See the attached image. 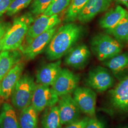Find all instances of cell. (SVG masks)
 Listing matches in <instances>:
<instances>
[{"label": "cell", "mask_w": 128, "mask_h": 128, "mask_svg": "<svg viewBox=\"0 0 128 128\" xmlns=\"http://www.w3.org/2000/svg\"><path fill=\"white\" fill-rule=\"evenodd\" d=\"M90 117H86L83 118L78 119L68 125L64 128H84L86 125Z\"/></svg>", "instance_id": "83f0119b"}, {"label": "cell", "mask_w": 128, "mask_h": 128, "mask_svg": "<svg viewBox=\"0 0 128 128\" xmlns=\"http://www.w3.org/2000/svg\"><path fill=\"white\" fill-rule=\"evenodd\" d=\"M12 24L9 22H0V41L4 36L5 33L9 28Z\"/></svg>", "instance_id": "f546056e"}, {"label": "cell", "mask_w": 128, "mask_h": 128, "mask_svg": "<svg viewBox=\"0 0 128 128\" xmlns=\"http://www.w3.org/2000/svg\"><path fill=\"white\" fill-rule=\"evenodd\" d=\"M92 50L97 59L104 61L118 55L122 52V45L109 34L99 33L91 41Z\"/></svg>", "instance_id": "3957f363"}, {"label": "cell", "mask_w": 128, "mask_h": 128, "mask_svg": "<svg viewBox=\"0 0 128 128\" xmlns=\"http://www.w3.org/2000/svg\"><path fill=\"white\" fill-rule=\"evenodd\" d=\"M22 53L17 50L0 53V81L15 65L20 62Z\"/></svg>", "instance_id": "d6986e66"}, {"label": "cell", "mask_w": 128, "mask_h": 128, "mask_svg": "<svg viewBox=\"0 0 128 128\" xmlns=\"http://www.w3.org/2000/svg\"><path fill=\"white\" fill-rule=\"evenodd\" d=\"M109 93L110 103L115 110L128 111V75L122 79Z\"/></svg>", "instance_id": "4fadbf2b"}, {"label": "cell", "mask_w": 128, "mask_h": 128, "mask_svg": "<svg viewBox=\"0 0 128 128\" xmlns=\"http://www.w3.org/2000/svg\"><path fill=\"white\" fill-rule=\"evenodd\" d=\"M74 100L81 112L93 118L96 112V94L91 88L78 87L73 92Z\"/></svg>", "instance_id": "ba28073f"}, {"label": "cell", "mask_w": 128, "mask_h": 128, "mask_svg": "<svg viewBox=\"0 0 128 128\" xmlns=\"http://www.w3.org/2000/svg\"><path fill=\"white\" fill-rule=\"evenodd\" d=\"M36 84L34 78L28 74H24L20 76L10 96L12 104L15 109L21 111L31 105Z\"/></svg>", "instance_id": "277c9868"}, {"label": "cell", "mask_w": 128, "mask_h": 128, "mask_svg": "<svg viewBox=\"0 0 128 128\" xmlns=\"http://www.w3.org/2000/svg\"><path fill=\"white\" fill-rule=\"evenodd\" d=\"M113 0H89L78 16V20L81 23H87L96 15L107 10Z\"/></svg>", "instance_id": "9a60e30c"}, {"label": "cell", "mask_w": 128, "mask_h": 128, "mask_svg": "<svg viewBox=\"0 0 128 128\" xmlns=\"http://www.w3.org/2000/svg\"><path fill=\"white\" fill-rule=\"evenodd\" d=\"M91 52L86 45L73 46L66 54L64 64L75 69H82L88 63Z\"/></svg>", "instance_id": "5bb4252c"}, {"label": "cell", "mask_w": 128, "mask_h": 128, "mask_svg": "<svg viewBox=\"0 0 128 128\" xmlns=\"http://www.w3.org/2000/svg\"><path fill=\"white\" fill-rule=\"evenodd\" d=\"M128 128V127H126V128Z\"/></svg>", "instance_id": "836d02e7"}, {"label": "cell", "mask_w": 128, "mask_h": 128, "mask_svg": "<svg viewBox=\"0 0 128 128\" xmlns=\"http://www.w3.org/2000/svg\"><path fill=\"white\" fill-rule=\"evenodd\" d=\"M106 32L120 42H128V12L114 27L106 30Z\"/></svg>", "instance_id": "603a6c76"}, {"label": "cell", "mask_w": 128, "mask_h": 128, "mask_svg": "<svg viewBox=\"0 0 128 128\" xmlns=\"http://www.w3.org/2000/svg\"><path fill=\"white\" fill-rule=\"evenodd\" d=\"M103 62L116 78L121 80L128 76V52L120 53Z\"/></svg>", "instance_id": "e0dca14e"}, {"label": "cell", "mask_w": 128, "mask_h": 128, "mask_svg": "<svg viewBox=\"0 0 128 128\" xmlns=\"http://www.w3.org/2000/svg\"><path fill=\"white\" fill-rule=\"evenodd\" d=\"M61 22L58 14L47 16L42 14L34 20L30 26L25 38L26 44L23 48L27 46L38 36L57 26Z\"/></svg>", "instance_id": "52a82bcc"}, {"label": "cell", "mask_w": 128, "mask_h": 128, "mask_svg": "<svg viewBox=\"0 0 128 128\" xmlns=\"http://www.w3.org/2000/svg\"><path fill=\"white\" fill-rule=\"evenodd\" d=\"M38 113L32 105L22 110L18 117L20 128H40Z\"/></svg>", "instance_id": "44dd1931"}, {"label": "cell", "mask_w": 128, "mask_h": 128, "mask_svg": "<svg viewBox=\"0 0 128 128\" xmlns=\"http://www.w3.org/2000/svg\"><path fill=\"white\" fill-rule=\"evenodd\" d=\"M71 0H53L43 14L51 16L58 14L68 8Z\"/></svg>", "instance_id": "d4e9b609"}, {"label": "cell", "mask_w": 128, "mask_h": 128, "mask_svg": "<svg viewBox=\"0 0 128 128\" xmlns=\"http://www.w3.org/2000/svg\"><path fill=\"white\" fill-rule=\"evenodd\" d=\"M58 96L50 86L36 84L32 96L31 105L38 112L56 104Z\"/></svg>", "instance_id": "8992f818"}, {"label": "cell", "mask_w": 128, "mask_h": 128, "mask_svg": "<svg viewBox=\"0 0 128 128\" xmlns=\"http://www.w3.org/2000/svg\"><path fill=\"white\" fill-rule=\"evenodd\" d=\"M25 64L18 62L0 81V98L7 100L12 96L14 87L23 73Z\"/></svg>", "instance_id": "7c38bea8"}, {"label": "cell", "mask_w": 128, "mask_h": 128, "mask_svg": "<svg viewBox=\"0 0 128 128\" xmlns=\"http://www.w3.org/2000/svg\"><path fill=\"white\" fill-rule=\"evenodd\" d=\"M89 0H71L64 17V22H73Z\"/></svg>", "instance_id": "cb8c5ba5"}, {"label": "cell", "mask_w": 128, "mask_h": 128, "mask_svg": "<svg viewBox=\"0 0 128 128\" xmlns=\"http://www.w3.org/2000/svg\"><path fill=\"white\" fill-rule=\"evenodd\" d=\"M113 76L108 70L100 66L91 70L86 79V86L98 92H103L112 87L114 83Z\"/></svg>", "instance_id": "5b68a950"}, {"label": "cell", "mask_w": 128, "mask_h": 128, "mask_svg": "<svg viewBox=\"0 0 128 128\" xmlns=\"http://www.w3.org/2000/svg\"><path fill=\"white\" fill-rule=\"evenodd\" d=\"M33 15L27 12L14 19L13 23L0 41V51L20 48L30 26L34 20Z\"/></svg>", "instance_id": "7a4b0ae2"}, {"label": "cell", "mask_w": 128, "mask_h": 128, "mask_svg": "<svg viewBox=\"0 0 128 128\" xmlns=\"http://www.w3.org/2000/svg\"><path fill=\"white\" fill-rule=\"evenodd\" d=\"M61 61L46 64L38 70L36 74V82L47 86H51L61 70Z\"/></svg>", "instance_id": "2e32d148"}, {"label": "cell", "mask_w": 128, "mask_h": 128, "mask_svg": "<svg viewBox=\"0 0 128 128\" xmlns=\"http://www.w3.org/2000/svg\"><path fill=\"white\" fill-rule=\"evenodd\" d=\"M84 29L82 26L69 22L61 26L52 37L45 50L48 60H59L66 55L82 37Z\"/></svg>", "instance_id": "6da1fadb"}, {"label": "cell", "mask_w": 128, "mask_h": 128, "mask_svg": "<svg viewBox=\"0 0 128 128\" xmlns=\"http://www.w3.org/2000/svg\"><path fill=\"white\" fill-rule=\"evenodd\" d=\"M58 107L62 125H68L79 119L80 110L71 94L59 97Z\"/></svg>", "instance_id": "8fae6325"}, {"label": "cell", "mask_w": 128, "mask_h": 128, "mask_svg": "<svg viewBox=\"0 0 128 128\" xmlns=\"http://www.w3.org/2000/svg\"><path fill=\"white\" fill-rule=\"evenodd\" d=\"M2 14H0V22H2Z\"/></svg>", "instance_id": "d6a6232c"}, {"label": "cell", "mask_w": 128, "mask_h": 128, "mask_svg": "<svg viewBox=\"0 0 128 128\" xmlns=\"http://www.w3.org/2000/svg\"><path fill=\"white\" fill-rule=\"evenodd\" d=\"M44 110L41 120L42 128H62V125L57 105L47 108Z\"/></svg>", "instance_id": "7402d4cb"}, {"label": "cell", "mask_w": 128, "mask_h": 128, "mask_svg": "<svg viewBox=\"0 0 128 128\" xmlns=\"http://www.w3.org/2000/svg\"><path fill=\"white\" fill-rule=\"evenodd\" d=\"M80 76L68 69L62 68L51 88L60 97L71 94L78 87Z\"/></svg>", "instance_id": "9c48e42d"}, {"label": "cell", "mask_w": 128, "mask_h": 128, "mask_svg": "<svg viewBox=\"0 0 128 128\" xmlns=\"http://www.w3.org/2000/svg\"><path fill=\"white\" fill-rule=\"evenodd\" d=\"M53 0H33L30 7V12L33 15L43 14Z\"/></svg>", "instance_id": "484cf974"}, {"label": "cell", "mask_w": 128, "mask_h": 128, "mask_svg": "<svg viewBox=\"0 0 128 128\" xmlns=\"http://www.w3.org/2000/svg\"><path fill=\"white\" fill-rule=\"evenodd\" d=\"M33 0H13L7 10L6 14L12 16L26 8L32 3Z\"/></svg>", "instance_id": "4316f807"}, {"label": "cell", "mask_w": 128, "mask_h": 128, "mask_svg": "<svg viewBox=\"0 0 128 128\" xmlns=\"http://www.w3.org/2000/svg\"><path fill=\"white\" fill-rule=\"evenodd\" d=\"M13 0H0V14L6 12Z\"/></svg>", "instance_id": "4dcf8cb0"}, {"label": "cell", "mask_w": 128, "mask_h": 128, "mask_svg": "<svg viewBox=\"0 0 128 128\" xmlns=\"http://www.w3.org/2000/svg\"><path fill=\"white\" fill-rule=\"evenodd\" d=\"M57 28L56 26L40 34L36 37L30 43L22 48V52L24 58L27 60H33L45 50Z\"/></svg>", "instance_id": "30bf717a"}, {"label": "cell", "mask_w": 128, "mask_h": 128, "mask_svg": "<svg viewBox=\"0 0 128 128\" xmlns=\"http://www.w3.org/2000/svg\"><path fill=\"white\" fill-rule=\"evenodd\" d=\"M84 128H105V124L100 120L96 118H90Z\"/></svg>", "instance_id": "f1b7e54d"}, {"label": "cell", "mask_w": 128, "mask_h": 128, "mask_svg": "<svg viewBox=\"0 0 128 128\" xmlns=\"http://www.w3.org/2000/svg\"><path fill=\"white\" fill-rule=\"evenodd\" d=\"M116 2L124 5L128 9V0H113Z\"/></svg>", "instance_id": "1f68e13d"}, {"label": "cell", "mask_w": 128, "mask_h": 128, "mask_svg": "<svg viewBox=\"0 0 128 128\" xmlns=\"http://www.w3.org/2000/svg\"><path fill=\"white\" fill-rule=\"evenodd\" d=\"M128 12V10L122 6L118 5L109 10L101 18L99 25L105 30L110 28L124 18Z\"/></svg>", "instance_id": "ffe728a7"}, {"label": "cell", "mask_w": 128, "mask_h": 128, "mask_svg": "<svg viewBox=\"0 0 128 128\" xmlns=\"http://www.w3.org/2000/svg\"><path fill=\"white\" fill-rule=\"evenodd\" d=\"M0 128H20L18 117L13 106L4 103L0 110Z\"/></svg>", "instance_id": "ac0fdd59"}]
</instances>
